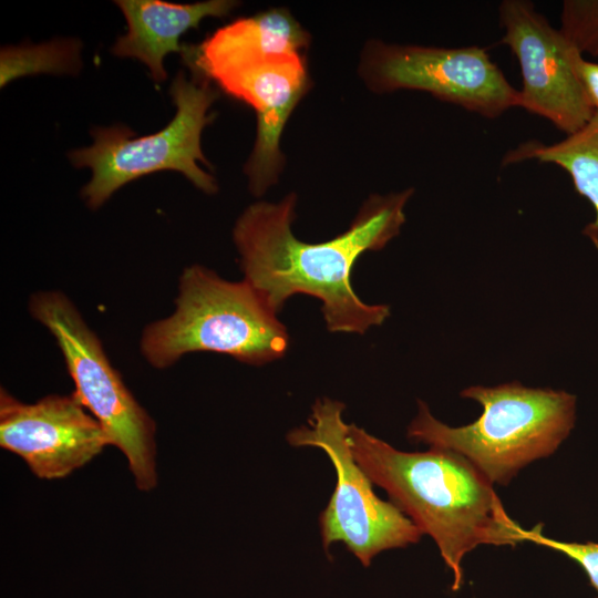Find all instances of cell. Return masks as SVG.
<instances>
[{"label":"cell","mask_w":598,"mask_h":598,"mask_svg":"<svg viewBox=\"0 0 598 598\" xmlns=\"http://www.w3.org/2000/svg\"><path fill=\"white\" fill-rule=\"evenodd\" d=\"M413 192L372 195L344 233L316 244L301 241L291 230L295 193L279 203L250 205L233 233L244 279L276 313L296 293L318 298L331 332L362 334L382 324L390 307L363 302L353 290L352 270L363 252L379 250L399 235Z\"/></svg>","instance_id":"1"},{"label":"cell","mask_w":598,"mask_h":598,"mask_svg":"<svg viewBox=\"0 0 598 598\" xmlns=\"http://www.w3.org/2000/svg\"><path fill=\"white\" fill-rule=\"evenodd\" d=\"M351 452L373 484L436 544L452 573L453 591L463 585L464 557L481 545L515 546L525 529L505 511L493 483L468 460L430 447L403 452L348 424Z\"/></svg>","instance_id":"2"},{"label":"cell","mask_w":598,"mask_h":598,"mask_svg":"<svg viewBox=\"0 0 598 598\" xmlns=\"http://www.w3.org/2000/svg\"><path fill=\"white\" fill-rule=\"evenodd\" d=\"M461 396L480 403L483 411L477 420L450 426L419 401L408 437L462 455L488 481L503 486L529 463L551 455L576 422L577 398L564 390L509 382L472 385Z\"/></svg>","instance_id":"3"},{"label":"cell","mask_w":598,"mask_h":598,"mask_svg":"<svg viewBox=\"0 0 598 598\" xmlns=\"http://www.w3.org/2000/svg\"><path fill=\"white\" fill-rule=\"evenodd\" d=\"M277 313L248 283L199 265L179 278L175 310L145 327L140 348L156 369L193 352H215L261 365L286 353L289 336Z\"/></svg>","instance_id":"4"},{"label":"cell","mask_w":598,"mask_h":598,"mask_svg":"<svg viewBox=\"0 0 598 598\" xmlns=\"http://www.w3.org/2000/svg\"><path fill=\"white\" fill-rule=\"evenodd\" d=\"M171 95L176 113L161 131L135 136L123 125L95 128L92 145L69 154L75 167L92 171L90 182L82 188L90 208L102 206L123 185L164 169L182 173L207 194L217 192L215 178L198 166V162L208 165L200 137L213 120L208 110L217 92L206 81L187 80L179 72L172 83Z\"/></svg>","instance_id":"5"},{"label":"cell","mask_w":598,"mask_h":598,"mask_svg":"<svg viewBox=\"0 0 598 598\" xmlns=\"http://www.w3.org/2000/svg\"><path fill=\"white\" fill-rule=\"evenodd\" d=\"M29 311L54 337L75 385L73 393L101 424L110 443L126 456L137 487H155V423L111 364L78 308L63 292L42 290L31 296Z\"/></svg>","instance_id":"6"},{"label":"cell","mask_w":598,"mask_h":598,"mask_svg":"<svg viewBox=\"0 0 598 598\" xmlns=\"http://www.w3.org/2000/svg\"><path fill=\"white\" fill-rule=\"evenodd\" d=\"M343 410L339 401L317 400L308 425L290 431L287 440L292 446L321 448L334 467L336 487L320 515L324 549L343 543L368 567L375 555L417 543L422 533L392 502L373 492V483L351 452Z\"/></svg>","instance_id":"7"},{"label":"cell","mask_w":598,"mask_h":598,"mask_svg":"<svg viewBox=\"0 0 598 598\" xmlns=\"http://www.w3.org/2000/svg\"><path fill=\"white\" fill-rule=\"evenodd\" d=\"M360 74L375 93L417 90L487 118L518 107V90L485 48L401 45L373 40Z\"/></svg>","instance_id":"8"},{"label":"cell","mask_w":598,"mask_h":598,"mask_svg":"<svg viewBox=\"0 0 598 598\" xmlns=\"http://www.w3.org/2000/svg\"><path fill=\"white\" fill-rule=\"evenodd\" d=\"M501 43L516 56L522 73L518 107L545 117L567 135L584 127L595 110L575 75L569 45L559 31L526 0L498 7Z\"/></svg>","instance_id":"9"},{"label":"cell","mask_w":598,"mask_h":598,"mask_svg":"<svg viewBox=\"0 0 598 598\" xmlns=\"http://www.w3.org/2000/svg\"><path fill=\"white\" fill-rule=\"evenodd\" d=\"M111 444L96 419L72 392L35 403L0 393V445L22 457L40 478L68 476Z\"/></svg>","instance_id":"10"},{"label":"cell","mask_w":598,"mask_h":598,"mask_svg":"<svg viewBox=\"0 0 598 598\" xmlns=\"http://www.w3.org/2000/svg\"><path fill=\"white\" fill-rule=\"evenodd\" d=\"M257 113V137L245 164L249 189L262 195L283 166L280 137L309 87L305 55L255 58L212 64L198 71Z\"/></svg>","instance_id":"11"},{"label":"cell","mask_w":598,"mask_h":598,"mask_svg":"<svg viewBox=\"0 0 598 598\" xmlns=\"http://www.w3.org/2000/svg\"><path fill=\"white\" fill-rule=\"evenodd\" d=\"M122 10L127 32L117 39L112 53L143 62L157 83L167 78L164 59L171 52L183 53L178 43L189 29L197 28L207 17H225L236 6L235 1L209 0L192 4L161 0L115 1Z\"/></svg>","instance_id":"12"},{"label":"cell","mask_w":598,"mask_h":598,"mask_svg":"<svg viewBox=\"0 0 598 598\" xmlns=\"http://www.w3.org/2000/svg\"><path fill=\"white\" fill-rule=\"evenodd\" d=\"M310 37L283 8L270 9L236 20L200 45L183 50L193 69L228 61L283 55H303Z\"/></svg>","instance_id":"13"},{"label":"cell","mask_w":598,"mask_h":598,"mask_svg":"<svg viewBox=\"0 0 598 598\" xmlns=\"http://www.w3.org/2000/svg\"><path fill=\"white\" fill-rule=\"evenodd\" d=\"M528 159L557 165L569 174L576 190L595 209V219L584 227L582 234L598 250V113L584 127L557 143H523L508 152L503 163Z\"/></svg>","instance_id":"14"},{"label":"cell","mask_w":598,"mask_h":598,"mask_svg":"<svg viewBox=\"0 0 598 598\" xmlns=\"http://www.w3.org/2000/svg\"><path fill=\"white\" fill-rule=\"evenodd\" d=\"M80 51L81 43L73 39L3 48L0 59L1 87L30 74H75L81 68Z\"/></svg>","instance_id":"15"},{"label":"cell","mask_w":598,"mask_h":598,"mask_svg":"<svg viewBox=\"0 0 598 598\" xmlns=\"http://www.w3.org/2000/svg\"><path fill=\"white\" fill-rule=\"evenodd\" d=\"M558 31L580 54L598 55V0L564 1Z\"/></svg>","instance_id":"16"},{"label":"cell","mask_w":598,"mask_h":598,"mask_svg":"<svg viewBox=\"0 0 598 598\" xmlns=\"http://www.w3.org/2000/svg\"><path fill=\"white\" fill-rule=\"evenodd\" d=\"M525 540L564 554L576 561L586 573L598 598V543L563 542L544 535L543 524L525 529Z\"/></svg>","instance_id":"17"},{"label":"cell","mask_w":598,"mask_h":598,"mask_svg":"<svg viewBox=\"0 0 598 598\" xmlns=\"http://www.w3.org/2000/svg\"><path fill=\"white\" fill-rule=\"evenodd\" d=\"M569 45V44H568ZM570 66L587 94L595 113H598V63L587 61L582 54L569 45Z\"/></svg>","instance_id":"18"}]
</instances>
